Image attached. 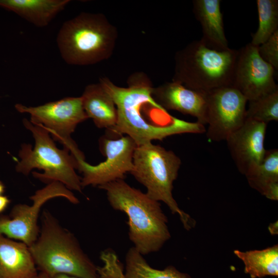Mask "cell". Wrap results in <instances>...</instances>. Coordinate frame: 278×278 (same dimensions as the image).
<instances>
[{
	"label": "cell",
	"mask_w": 278,
	"mask_h": 278,
	"mask_svg": "<svg viewBox=\"0 0 278 278\" xmlns=\"http://www.w3.org/2000/svg\"><path fill=\"white\" fill-rule=\"evenodd\" d=\"M220 0H194L193 12L201 24L200 40L206 46L216 50L229 48L225 35Z\"/></svg>",
	"instance_id": "16"
},
{
	"label": "cell",
	"mask_w": 278,
	"mask_h": 278,
	"mask_svg": "<svg viewBox=\"0 0 278 278\" xmlns=\"http://www.w3.org/2000/svg\"><path fill=\"white\" fill-rule=\"evenodd\" d=\"M69 0H0V7L18 14L34 25L43 27L70 3Z\"/></svg>",
	"instance_id": "18"
},
{
	"label": "cell",
	"mask_w": 278,
	"mask_h": 278,
	"mask_svg": "<svg viewBox=\"0 0 278 278\" xmlns=\"http://www.w3.org/2000/svg\"><path fill=\"white\" fill-rule=\"evenodd\" d=\"M249 185L267 198L278 200V150H267L263 161L245 175Z\"/></svg>",
	"instance_id": "19"
},
{
	"label": "cell",
	"mask_w": 278,
	"mask_h": 278,
	"mask_svg": "<svg viewBox=\"0 0 278 278\" xmlns=\"http://www.w3.org/2000/svg\"><path fill=\"white\" fill-rule=\"evenodd\" d=\"M206 132L211 141H226L247 118L245 97L233 86H225L205 93Z\"/></svg>",
	"instance_id": "11"
},
{
	"label": "cell",
	"mask_w": 278,
	"mask_h": 278,
	"mask_svg": "<svg viewBox=\"0 0 278 278\" xmlns=\"http://www.w3.org/2000/svg\"><path fill=\"white\" fill-rule=\"evenodd\" d=\"M181 164V159L172 151L149 142L136 147L130 173L146 187L150 198L165 203L172 214L178 215L184 228L189 230L196 222L179 207L172 195Z\"/></svg>",
	"instance_id": "6"
},
{
	"label": "cell",
	"mask_w": 278,
	"mask_h": 278,
	"mask_svg": "<svg viewBox=\"0 0 278 278\" xmlns=\"http://www.w3.org/2000/svg\"><path fill=\"white\" fill-rule=\"evenodd\" d=\"M5 190V187L4 184L2 183L1 181H0V195H2V194L4 193Z\"/></svg>",
	"instance_id": "28"
},
{
	"label": "cell",
	"mask_w": 278,
	"mask_h": 278,
	"mask_svg": "<svg viewBox=\"0 0 278 278\" xmlns=\"http://www.w3.org/2000/svg\"><path fill=\"white\" fill-rule=\"evenodd\" d=\"M23 123L31 132L35 144L33 148L28 144L22 145L19 152L20 161L15 166L17 172L27 176L33 169L37 168L43 172H33L32 175L41 181L46 184L58 182L70 190L82 193L81 178L76 172L75 158L67 149H59L42 126L26 118Z\"/></svg>",
	"instance_id": "5"
},
{
	"label": "cell",
	"mask_w": 278,
	"mask_h": 278,
	"mask_svg": "<svg viewBox=\"0 0 278 278\" xmlns=\"http://www.w3.org/2000/svg\"><path fill=\"white\" fill-rule=\"evenodd\" d=\"M100 151L106 160L92 165L84 159H76L77 169L82 174V187L89 185L98 187L118 179H124L126 173L133 168V157L137 146L128 135L117 138L102 137L99 141Z\"/></svg>",
	"instance_id": "10"
},
{
	"label": "cell",
	"mask_w": 278,
	"mask_h": 278,
	"mask_svg": "<svg viewBox=\"0 0 278 278\" xmlns=\"http://www.w3.org/2000/svg\"><path fill=\"white\" fill-rule=\"evenodd\" d=\"M29 248L37 270L49 278L59 274L100 278L75 235L47 210L41 213L39 236Z\"/></svg>",
	"instance_id": "2"
},
{
	"label": "cell",
	"mask_w": 278,
	"mask_h": 278,
	"mask_svg": "<svg viewBox=\"0 0 278 278\" xmlns=\"http://www.w3.org/2000/svg\"><path fill=\"white\" fill-rule=\"evenodd\" d=\"M267 124L246 118L244 124L225 141L238 171L245 175L263 160Z\"/></svg>",
	"instance_id": "13"
},
{
	"label": "cell",
	"mask_w": 278,
	"mask_h": 278,
	"mask_svg": "<svg viewBox=\"0 0 278 278\" xmlns=\"http://www.w3.org/2000/svg\"><path fill=\"white\" fill-rule=\"evenodd\" d=\"M234 253L242 262L245 273L251 278L277 276V245L262 250L246 251L235 250Z\"/></svg>",
	"instance_id": "21"
},
{
	"label": "cell",
	"mask_w": 278,
	"mask_h": 278,
	"mask_svg": "<svg viewBox=\"0 0 278 278\" xmlns=\"http://www.w3.org/2000/svg\"><path fill=\"white\" fill-rule=\"evenodd\" d=\"M29 247L0 234V278H38Z\"/></svg>",
	"instance_id": "15"
},
{
	"label": "cell",
	"mask_w": 278,
	"mask_h": 278,
	"mask_svg": "<svg viewBox=\"0 0 278 278\" xmlns=\"http://www.w3.org/2000/svg\"><path fill=\"white\" fill-rule=\"evenodd\" d=\"M38 278H49L45 274L39 272Z\"/></svg>",
	"instance_id": "29"
},
{
	"label": "cell",
	"mask_w": 278,
	"mask_h": 278,
	"mask_svg": "<svg viewBox=\"0 0 278 278\" xmlns=\"http://www.w3.org/2000/svg\"><path fill=\"white\" fill-rule=\"evenodd\" d=\"M125 272L117 265L113 270L111 278H191L189 275L182 272L172 266L163 270L151 267L133 247L127 252Z\"/></svg>",
	"instance_id": "20"
},
{
	"label": "cell",
	"mask_w": 278,
	"mask_h": 278,
	"mask_svg": "<svg viewBox=\"0 0 278 278\" xmlns=\"http://www.w3.org/2000/svg\"><path fill=\"white\" fill-rule=\"evenodd\" d=\"M261 58L270 64L274 69L278 70V30L264 43L258 46Z\"/></svg>",
	"instance_id": "24"
},
{
	"label": "cell",
	"mask_w": 278,
	"mask_h": 278,
	"mask_svg": "<svg viewBox=\"0 0 278 278\" xmlns=\"http://www.w3.org/2000/svg\"><path fill=\"white\" fill-rule=\"evenodd\" d=\"M57 197L65 198L75 204L79 202L72 191L63 184L58 182L50 183L30 197L31 205L16 204L9 216H0V234L30 246L39 234L38 222L42 207L48 200Z\"/></svg>",
	"instance_id": "9"
},
{
	"label": "cell",
	"mask_w": 278,
	"mask_h": 278,
	"mask_svg": "<svg viewBox=\"0 0 278 278\" xmlns=\"http://www.w3.org/2000/svg\"><path fill=\"white\" fill-rule=\"evenodd\" d=\"M10 202V200L7 196L0 195V214L6 210Z\"/></svg>",
	"instance_id": "25"
},
{
	"label": "cell",
	"mask_w": 278,
	"mask_h": 278,
	"mask_svg": "<svg viewBox=\"0 0 278 278\" xmlns=\"http://www.w3.org/2000/svg\"><path fill=\"white\" fill-rule=\"evenodd\" d=\"M106 191L112 207L128 216L129 237L142 255L159 251L170 238L168 219L159 201L134 188L124 179L98 186Z\"/></svg>",
	"instance_id": "1"
},
{
	"label": "cell",
	"mask_w": 278,
	"mask_h": 278,
	"mask_svg": "<svg viewBox=\"0 0 278 278\" xmlns=\"http://www.w3.org/2000/svg\"><path fill=\"white\" fill-rule=\"evenodd\" d=\"M117 38L115 27L103 14L82 13L63 24L57 43L67 64L88 65L110 58Z\"/></svg>",
	"instance_id": "3"
},
{
	"label": "cell",
	"mask_w": 278,
	"mask_h": 278,
	"mask_svg": "<svg viewBox=\"0 0 278 278\" xmlns=\"http://www.w3.org/2000/svg\"><path fill=\"white\" fill-rule=\"evenodd\" d=\"M238 55V50H216L195 40L176 53L172 81L203 93L232 86Z\"/></svg>",
	"instance_id": "4"
},
{
	"label": "cell",
	"mask_w": 278,
	"mask_h": 278,
	"mask_svg": "<svg viewBox=\"0 0 278 278\" xmlns=\"http://www.w3.org/2000/svg\"><path fill=\"white\" fill-rule=\"evenodd\" d=\"M268 229L272 234H277V222H275L274 223H271L268 227Z\"/></svg>",
	"instance_id": "26"
},
{
	"label": "cell",
	"mask_w": 278,
	"mask_h": 278,
	"mask_svg": "<svg viewBox=\"0 0 278 278\" xmlns=\"http://www.w3.org/2000/svg\"><path fill=\"white\" fill-rule=\"evenodd\" d=\"M81 97L88 118L97 127L110 131L115 127L117 119L115 104L99 83L87 85Z\"/></svg>",
	"instance_id": "17"
},
{
	"label": "cell",
	"mask_w": 278,
	"mask_h": 278,
	"mask_svg": "<svg viewBox=\"0 0 278 278\" xmlns=\"http://www.w3.org/2000/svg\"><path fill=\"white\" fill-rule=\"evenodd\" d=\"M152 96L163 109L178 111L197 118V123L206 124V95L172 81L153 88Z\"/></svg>",
	"instance_id": "14"
},
{
	"label": "cell",
	"mask_w": 278,
	"mask_h": 278,
	"mask_svg": "<svg viewBox=\"0 0 278 278\" xmlns=\"http://www.w3.org/2000/svg\"><path fill=\"white\" fill-rule=\"evenodd\" d=\"M50 278H80L74 276H71L67 274H59L54 275V276L50 277Z\"/></svg>",
	"instance_id": "27"
},
{
	"label": "cell",
	"mask_w": 278,
	"mask_h": 278,
	"mask_svg": "<svg viewBox=\"0 0 278 278\" xmlns=\"http://www.w3.org/2000/svg\"><path fill=\"white\" fill-rule=\"evenodd\" d=\"M248 102L247 118L266 124L278 121V90Z\"/></svg>",
	"instance_id": "23"
},
{
	"label": "cell",
	"mask_w": 278,
	"mask_h": 278,
	"mask_svg": "<svg viewBox=\"0 0 278 278\" xmlns=\"http://www.w3.org/2000/svg\"><path fill=\"white\" fill-rule=\"evenodd\" d=\"M275 70L260 56L258 46L247 44L238 50L232 86L248 101L278 90Z\"/></svg>",
	"instance_id": "12"
},
{
	"label": "cell",
	"mask_w": 278,
	"mask_h": 278,
	"mask_svg": "<svg viewBox=\"0 0 278 278\" xmlns=\"http://www.w3.org/2000/svg\"><path fill=\"white\" fill-rule=\"evenodd\" d=\"M16 110L30 116V122L44 127L56 141L62 144L76 159H84L71 135L77 125L88 117L81 97H69L36 107L15 105Z\"/></svg>",
	"instance_id": "8"
},
{
	"label": "cell",
	"mask_w": 278,
	"mask_h": 278,
	"mask_svg": "<svg viewBox=\"0 0 278 278\" xmlns=\"http://www.w3.org/2000/svg\"><path fill=\"white\" fill-rule=\"evenodd\" d=\"M99 83L113 100L117 109L116 125L110 130L113 134H126L137 146L161 140L165 137L153 128L143 113L145 104L153 98V87L151 81L143 73L132 75L128 81V86H118L108 78L100 79Z\"/></svg>",
	"instance_id": "7"
},
{
	"label": "cell",
	"mask_w": 278,
	"mask_h": 278,
	"mask_svg": "<svg viewBox=\"0 0 278 278\" xmlns=\"http://www.w3.org/2000/svg\"><path fill=\"white\" fill-rule=\"evenodd\" d=\"M258 26L252 34V45L258 46L278 30V1L257 0Z\"/></svg>",
	"instance_id": "22"
}]
</instances>
